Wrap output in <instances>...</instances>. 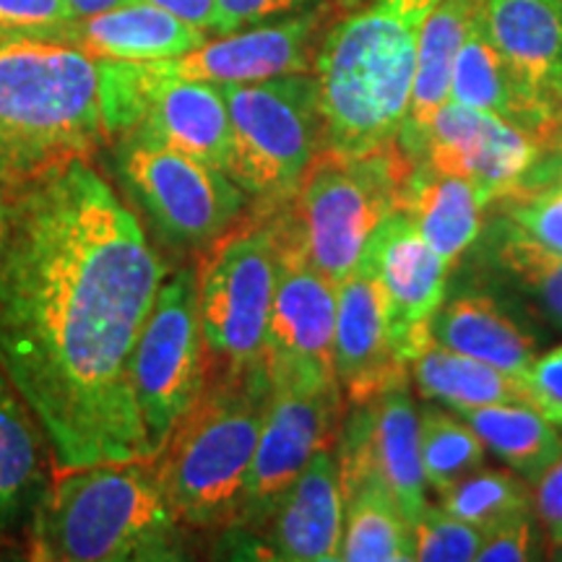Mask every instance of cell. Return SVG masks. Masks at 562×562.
I'll use <instances>...</instances> for the list:
<instances>
[{
  "label": "cell",
  "instance_id": "cell-11",
  "mask_svg": "<svg viewBox=\"0 0 562 562\" xmlns=\"http://www.w3.org/2000/svg\"><path fill=\"white\" fill-rule=\"evenodd\" d=\"M108 140L140 133L227 172L229 108L220 83L167 79L140 60H100Z\"/></svg>",
  "mask_w": 562,
  "mask_h": 562
},
{
  "label": "cell",
  "instance_id": "cell-37",
  "mask_svg": "<svg viewBox=\"0 0 562 562\" xmlns=\"http://www.w3.org/2000/svg\"><path fill=\"white\" fill-rule=\"evenodd\" d=\"M318 3L323 0H216L220 5L216 37L245 30V26L263 24V21L290 16V13L313 9Z\"/></svg>",
  "mask_w": 562,
  "mask_h": 562
},
{
  "label": "cell",
  "instance_id": "cell-22",
  "mask_svg": "<svg viewBox=\"0 0 562 562\" xmlns=\"http://www.w3.org/2000/svg\"><path fill=\"white\" fill-rule=\"evenodd\" d=\"M206 32L195 30L149 0H125L108 11L76 19L63 42L97 60H165L201 47Z\"/></svg>",
  "mask_w": 562,
  "mask_h": 562
},
{
  "label": "cell",
  "instance_id": "cell-40",
  "mask_svg": "<svg viewBox=\"0 0 562 562\" xmlns=\"http://www.w3.org/2000/svg\"><path fill=\"white\" fill-rule=\"evenodd\" d=\"M159 9L175 13V16L188 21L195 30L216 37V21H220V5L216 0H149Z\"/></svg>",
  "mask_w": 562,
  "mask_h": 562
},
{
  "label": "cell",
  "instance_id": "cell-18",
  "mask_svg": "<svg viewBox=\"0 0 562 562\" xmlns=\"http://www.w3.org/2000/svg\"><path fill=\"white\" fill-rule=\"evenodd\" d=\"M542 151V140L521 125L448 100L435 115L417 161L472 182L487 209L531 170Z\"/></svg>",
  "mask_w": 562,
  "mask_h": 562
},
{
  "label": "cell",
  "instance_id": "cell-6",
  "mask_svg": "<svg viewBox=\"0 0 562 562\" xmlns=\"http://www.w3.org/2000/svg\"><path fill=\"white\" fill-rule=\"evenodd\" d=\"M412 167L402 144L370 154L321 149L290 199L263 216L277 229L281 248L331 284H341L357 269L378 224L396 209L398 188Z\"/></svg>",
  "mask_w": 562,
  "mask_h": 562
},
{
  "label": "cell",
  "instance_id": "cell-35",
  "mask_svg": "<svg viewBox=\"0 0 562 562\" xmlns=\"http://www.w3.org/2000/svg\"><path fill=\"white\" fill-rule=\"evenodd\" d=\"M68 0H0V40H58L74 26Z\"/></svg>",
  "mask_w": 562,
  "mask_h": 562
},
{
  "label": "cell",
  "instance_id": "cell-28",
  "mask_svg": "<svg viewBox=\"0 0 562 562\" xmlns=\"http://www.w3.org/2000/svg\"><path fill=\"white\" fill-rule=\"evenodd\" d=\"M484 448L501 459L526 482H537L562 456V435L552 419H547L529 402L490 404L480 409H461Z\"/></svg>",
  "mask_w": 562,
  "mask_h": 562
},
{
  "label": "cell",
  "instance_id": "cell-30",
  "mask_svg": "<svg viewBox=\"0 0 562 562\" xmlns=\"http://www.w3.org/2000/svg\"><path fill=\"white\" fill-rule=\"evenodd\" d=\"M448 100L459 102L463 108L492 112V115L521 125L518 123L521 115H518L516 89H513L510 74L501 53L495 50L487 32H484L482 13L463 40L459 55H456Z\"/></svg>",
  "mask_w": 562,
  "mask_h": 562
},
{
  "label": "cell",
  "instance_id": "cell-34",
  "mask_svg": "<svg viewBox=\"0 0 562 562\" xmlns=\"http://www.w3.org/2000/svg\"><path fill=\"white\" fill-rule=\"evenodd\" d=\"M414 560L419 562H469L476 560L484 531L461 521L438 505H427L412 524Z\"/></svg>",
  "mask_w": 562,
  "mask_h": 562
},
{
  "label": "cell",
  "instance_id": "cell-19",
  "mask_svg": "<svg viewBox=\"0 0 562 562\" xmlns=\"http://www.w3.org/2000/svg\"><path fill=\"white\" fill-rule=\"evenodd\" d=\"M344 537V492L334 448L313 456L256 531L243 537L258 558L281 562L339 560Z\"/></svg>",
  "mask_w": 562,
  "mask_h": 562
},
{
  "label": "cell",
  "instance_id": "cell-4",
  "mask_svg": "<svg viewBox=\"0 0 562 562\" xmlns=\"http://www.w3.org/2000/svg\"><path fill=\"white\" fill-rule=\"evenodd\" d=\"M30 516L40 562H167L188 558V529L151 459L60 469Z\"/></svg>",
  "mask_w": 562,
  "mask_h": 562
},
{
  "label": "cell",
  "instance_id": "cell-42",
  "mask_svg": "<svg viewBox=\"0 0 562 562\" xmlns=\"http://www.w3.org/2000/svg\"><path fill=\"white\" fill-rule=\"evenodd\" d=\"M5 232H9V195L0 188V248L5 243Z\"/></svg>",
  "mask_w": 562,
  "mask_h": 562
},
{
  "label": "cell",
  "instance_id": "cell-31",
  "mask_svg": "<svg viewBox=\"0 0 562 562\" xmlns=\"http://www.w3.org/2000/svg\"><path fill=\"white\" fill-rule=\"evenodd\" d=\"M419 453L427 487L446 495L456 482L482 467L487 448L461 414L427 406L419 412Z\"/></svg>",
  "mask_w": 562,
  "mask_h": 562
},
{
  "label": "cell",
  "instance_id": "cell-29",
  "mask_svg": "<svg viewBox=\"0 0 562 562\" xmlns=\"http://www.w3.org/2000/svg\"><path fill=\"white\" fill-rule=\"evenodd\" d=\"M339 560L406 562L414 560L412 524L378 482H360L344 492V537Z\"/></svg>",
  "mask_w": 562,
  "mask_h": 562
},
{
  "label": "cell",
  "instance_id": "cell-32",
  "mask_svg": "<svg viewBox=\"0 0 562 562\" xmlns=\"http://www.w3.org/2000/svg\"><path fill=\"white\" fill-rule=\"evenodd\" d=\"M440 497L442 508L482 531L533 510L529 484L516 472H495V469H476Z\"/></svg>",
  "mask_w": 562,
  "mask_h": 562
},
{
  "label": "cell",
  "instance_id": "cell-26",
  "mask_svg": "<svg viewBox=\"0 0 562 562\" xmlns=\"http://www.w3.org/2000/svg\"><path fill=\"white\" fill-rule=\"evenodd\" d=\"M474 248V266H482L487 284L518 292L547 323L562 328V252L544 248L495 214Z\"/></svg>",
  "mask_w": 562,
  "mask_h": 562
},
{
  "label": "cell",
  "instance_id": "cell-5",
  "mask_svg": "<svg viewBox=\"0 0 562 562\" xmlns=\"http://www.w3.org/2000/svg\"><path fill=\"white\" fill-rule=\"evenodd\" d=\"M269 398L266 368L209 372L201 398L151 459L159 487L188 531L224 533L235 526Z\"/></svg>",
  "mask_w": 562,
  "mask_h": 562
},
{
  "label": "cell",
  "instance_id": "cell-15",
  "mask_svg": "<svg viewBox=\"0 0 562 562\" xmlns=\"http://www.w3.org/2000/svg\"><path fill=\"white\" fill-rule=\"evenodd\" d=\"M334 334L336 284L292 250L281 248L277 294L263 347V368L271 389L339 385Z\"/></svg>",
  "mask_w": 562,
  "mask_h": 562
},
{
  "label": "cell",
  "instance_id": "cell-12",
  "mask_svg": "<svg viewBox=\"0 0 562 562\" xmlns=\"http://www.w3.org/2000/svg\"><path fill=\"white\" fill-rule=\"evenodd\" d=\"M341 385H277L258 438L240 516L224 537H248L279 497L305 472L315 453L336 446L341 427Z\"/></svg>",
  "mask_w": 562,
  "mask_h": 562
},
{
  "label": "cell",
  "instance_id": "cell-21",
  "mask_svg": "<svg viewBox=\"0 0 562 562\" xmlns=\"http://www.w3.org/2000/svg\"><path fill=\"white\" fill-rule=\"evenodd\" d=\"M430 336L442 347L474 357L521 381L539 357L537 336L505 311L495 294L476 284L446 292L432 315Z\"/></svg>",
  "mask_w": 562,
  "mask_h": 562
},
{
  "label": "cell",
  "instance_id": "cell-2",
  "mask_svg": "<svg viewBox=\"0 0 562 562\" xmlns=\"http://www.w3.org/2000/svg\"><path fill=\"white\" fill-rule=\"evenodd\" d=\"M440 0H370L328 24L313 76L326 149L370 154L398 144L422 26Z\"/></svg>",
  "mask_w": 562,
  "mask_h": 562
},
{
  "label": "cell",
  "instance_id": "cell-13",
  "mask_svg": "<svg viewBox=\"0 0 562 562\" xmlns=\"http://www.w3.org/2000/svg\"><path fill=\"white\" fill-rule=\"evenodd\" d=\"M341 492L360 482H378L406 521L427 508V476L419 453V412L409 381L391 385L364 404H351L334 446Z\"/></svg>",
  "mask_w": 562,
  "mask_h": 562
},
{
  "label": "cell",
  "instance_id": "cell-36",
  "mask_svg": "<svg viewBox=\"0 0 562 562\" xmlns=\"http://www.w3.org/2000/svg\"><path fill=\"white\" fill-rule=\"evenodd\" d=\"M542 542H539L537 531V516L531 513H521L513 516L508 521L492 526L484 531L482 547L476 552L480 562H524L542 558Z\"/></svg>",
  "mask_w": 562,
  "mask_h": 562
},
{
  "label": "cell",
  "instance_id": "cell-27",
  "mask_svg": "<svg viewBox=\"0 0 562 562\" xmlns=\"http://www.w3.org/2000/svg\"><path fill=\"white\" fill-rule=\"evenodd\" d=\"M409 378L427 402L442 404L453 412L529 402L521 378L459 355L435 339L409 362Z\"/></svg>",
  "mask_w": 562,
  "mask_h": 562
},
{
  "label": "cell",
  "instance_id": "cell-14",
  "mask_svg": "<svg viewBox=\"0 0 562 562\" xmlns=\"http://www.w3.org/2000/svg\"><path fill=\"white\" fill-rule=\"evenodd\" d=\"M482 26L510 74L518 123L544 146L562 128V0H484Z\"/></svg>",
  "mask_w": 562,
  "mask_h": 562
},
{
  "label": "cell",
  "instance_id": "cell-16",
  "mask_svg": "<svg viewBox=\"0 0 562 562\" xmlns=\"http://www.w3.org/2000/svg\"><path fill=\"white\" fill-rule=\"evenodd\" d=\"M331 3L290 13L263 24L209 37L195 50L165 60H140L151 74L167 79L252 83L286 74L313 70L315 50L326 34Z\"/></svg>",
  "mask_w": 562,
  "mask_h": 562
},
{
  "label": "cell",
  "instance_id": "cell-17",
  "mask_svg": "<svg viewBox=\"0 0 562 562\" xmlns=\"http://www.w3.org/2000/svg\"><path fill=\"white\" fill-rule=\"evenodd\" d=\"M383 292L391 344L404 362H412L432 341L430 323L448 292V266L404 211L393 209L364 245L362 258Z\"/></svg>",
  "mask_w": 562,
  "mask_h": 562
},
{
  "label": "cell",
  "instance_id": "cell-20",
  "mask_svg": "<svg viewBox=\"0 0 562 562\" xmlns=\"http://www.w3.org/2000/svg\"><path fill=\"white\" fill-rule=\"evenodd\" d=\"M334 357L347 406L370 402L391 385L409 381V362L391 344L381 284L364 261L336 284Z\"/></svg>",
  "mask_w": 562,
  "mask_h": 562
},
{
  "label": "cell",
  "instance_id": "cell-45",
  "mask_svg": "<svg viewBox=\"0 0 562 562\" xmlns=\"http://www.w3.org/2000/svg\"><path fill=\"white\" fill-rule=\"evenodd\" d=\"M560 558H562V552H560Z\"/></svg>",
  "mask_w": 562,
  "mask_h": 562
},
{
  "label": "cell",
  "instance_id": "cell-3",
  "mask_svg": "<svg viewBox=\"0 0 562 562\" xmlns=\"http://www.w3.org/2000/svg\"><path fill=\"white\" fill-rule=\"evenodd\" d=\"M108 146L100 60L58 40H0V188Z\"/></svg>",
  "mask_w": 562,
  "mask_h": 562
},
{
  "label": "cell",
  "instance_id": "cell-41",
  "mask_svg": "<svg viewBox=\"0 0 562 562\" xmlns=\"http://www.w3.org/2000/svg\"><path fill=\"white\" fill-rule=\"evenodd\" d=\"M117 3H125V0H68L70 11L76 13V19H83V16H91V13L108 11Z\"/></svg>",
  "mask_w": 562,
  "mask_h": 562
},
{
  "label": "cell",
  "instance_id": "cell-24",
  "mask_svg": "<svg viewBox=\"0 0 562 562\" xmlns=\"http://www.w3.org/2000/svg\"><path fill=\"white\" fill-rule=\"evenodd\" d=\"M396 209L448 266L474 248L484 227V203L472 182L435 172L425 161H414L398 188Z\"/></svg>",
  "mask_w": 562,
  "mask_h": 562
},
{
  "label": "cell",
  "instance_id": "cell-38",
  "mask_svg": "<svg viewBox=\"0 0 562 562\" xmlns=\"http://www.w3.org/2000/svg\"><path fill=\"white\" fill-rule=\"evenodd\" d=\"M524 385L529 404L562 427V344L537 357L529 375L524 378Z\"/></svg>",
  "mask_w": 562,
  "mask_h": 562
},
{
  "label": "cell",
  "instance_id": "cell-39",
  "mask_svg": "<svg viewBox=\"0 0 562 562\" xmlns=\"http://www.w3.org/2000/svg\"><path fill=\"white\" fill-rule=\"evenodd\" d=\"M533 484V516L542 524L552 558L562 552V456Z\"/></svg>",
  "mask_w": 562,
  "mask_h": 562
},
{
  "label": "cell",
  "instance_id": "cell-33",
  "mask_svg": "<svg viewBox=\"0 0 562 562\" xmlns=\"http://www.w3.org/2000/svg\"><path fill=\"white\" fill-rule=\"evenodd\" d=\"M487 209L531 240L562 252V182L518 180Z\"/></svg>",
  "mask_w": 562,
  "mask_h": 562
},
{
  "label": "cell",
  "instance_id": "cell-44",
  "mask_svg": "<svg viewBox=\"0 0 562 562\" xmlns=\"http://www.w3.org/2000/svg\"><path fill=\"white\" fill-rule=\"evenodd\" d=\"M544 149H562V128L554 131L552 136L544 140Z\"/></svg>",
  "mask_w": 562,
  "mask_h": 562
},
{
  "label": "cell",
  "instance_id": "cell-23",
  "mask_svg": "<svg viewBox=\"0 0 562 562\" xmlns=\"http://www.w3.org/2000/svg\"><path fill=\"white\" fill-rule=\"evenodd\" d=\"M482 9L484 0H440L422 26L409 110L398 133V144L414 161L419 159L435 115L451 97L456 55Z\"/></svg>",
  "mask_w": 562,
  "mask_h": 562
},
{
  "label": "cell",
  "instance_id": "cell-25",
  "mask_svg": "<svg viewBox=\"0 0 562 562\" xmlns=\"http://www.w3.org/2000/svg\"><path fill=\"white\" fill-rule=\"evenodd\" d=\"M50 442L24 396L0 368V531L30 521L50 484Z\"/></svg>",
  "mask_w": 562,
  "mask_h": 562
},
{
  "label": "cell",
  "instance_id": "cell-10",
  "mask_svg": "<svg viewBox=\"0 0 562 562\" xmlns=\"http://www.w3.org/2000/svg\"><path fill=\"white\" fill-rule=\"evenodd\" d=\"M133 396L154 459L209 381V355L199 313V263L178 266L161 281L140 328L131 364Z\"/></svg>",
  "mask_w": 562,
  "mask_h": 562
},
{
  "label": "cell",
  "instance_id": "cell-7",
  "mask_svg": "<svg viewBox=\"0 0 562 562\" xmlns=\"http://www.w3.org/2000/svg\"><path fill=\"white\" fill-rule=\"evenodd\" d=\"M121 199L161 248L203 252L245 220L250 201L227 172L140 133L104 146Z\"/></svg>",
  "mask_w": 562,
  "mask_h": 562
},
{
  "label": "cell",
  "instance_id": "cell-8",
  "mask_svg": "<svg viewBox=\"0 0 562 562\" xmlns=\"http://www.w3.org/2000/svg\"><path fill=\"white\" fill-rule=\"evenodd\" d=\"M220 87L232 123L227 175L256 214H269L290 199L315 154L326 149L318 81L307 70Z\"/></svg>",
  "mask_w": 562,
  "mask_h": 562
},
{
  "label": "cell",
  "instance_id": "cell-43",
  "mask_svg": "<svg viewBox=\"0 0 562 562\" xmlns=\"http://www.w3.org/2000/svg\"><path fill=\"white\" fill-rule=\"evenodd\" d=\"M331 3H334L336 9H339V11L349 13V11H357V9H362V5H368L370 0H331Z\"/></svg>",
  "mask_w": 562,
  "mask_h": 562
},
{
  "label": "cell",
  "instance_id": "cell-1",
  "mask_svg": "<svg viewBox=\"0 0 562 562\" xmlns=\"http://www.w3.org/2000/svg\"><path fill=\"white\" fill-rule=\"evenodd\" d=\"M5 195L0 368L37 417L53 467L151 459L131 364L172 269L89 159Z\"/></svg>",
  "mask_w": 562,
  "mask_h": 562
},
{
  "label": "cell",
  "instance_id": "cell-9",
  "mask_svg": "<svg viewBox=\"0 0 562 562\" xmlns=\"http://www.w3.org/2000/svg\"><path fill=\"white\" fill-rule=\"evenodd\" d=\"M279 252V235L271 220L250 214V209L243 222L201 252L199 313L209 372L263 368Z\"/></svg>",
  "mask_w": 562,
  "mask_h": 562
}]
</instances>
